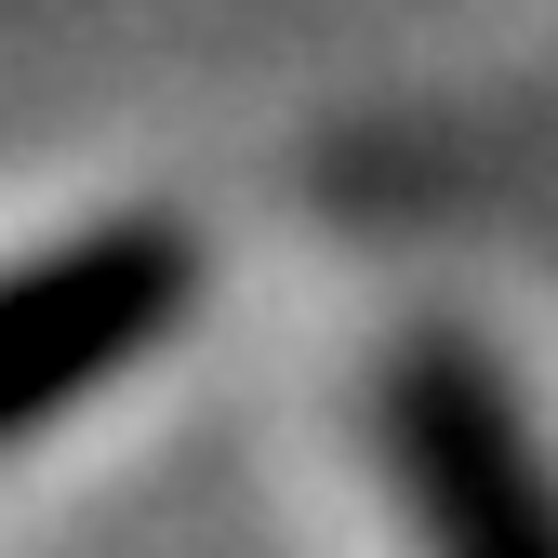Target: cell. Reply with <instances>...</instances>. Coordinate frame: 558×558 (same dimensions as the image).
I'll return each mask as SVG.
<instances>
[{
    "label": "cell",
    "instance_id": "1",
    "mask_svg": "<svg viewBox=\"0 0 558 558\" xmlns=\"http://www.w3.org/2000/svg\"><path fill=\"white\" fill-rule=\"evenodd\" d=\"M373 426H386L412 532L439 558H558V465L465 332H399L386 345Z\"/></svg>",
    "mask_w": 558,
    "mask_h": 558
},
{
    "label": "cell",
    "instance_id": "2",
    "mask_svg": "<svg viewBox=\"0 0 558 558\" xmlns=\"http://www.w3.org/2000/svg\"><path fill=\"white\" fill-rule=\"evenodd\" d=\"M186 279H199V253L160 214H120V227H81V240L27 253L14 306H0V426L40 439L53 412H81L94 386H120L186 319Z\"/></svg>",
    "mask_w": 558,
    "mask_h": 558
}]
</instances>
